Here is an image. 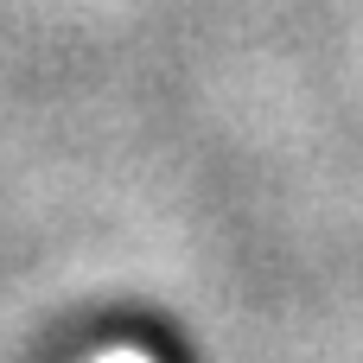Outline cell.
I'll return each instance as SVG.
<instances>
[{
    "label": "cell",
    "instance_id": "1",
    "mask_svg": "<svg viewBox=\"0 0 363 363\" xmlns=\"http://www.w3.org/2000/svg\"><path fill=\"white\" fill-rule=\"evenodd\" d=\"M96 363H153V357H147V351H102Z\"/></svg>",
    "mask_w": 363,
    "mask_h": 363
}]
</instances>
